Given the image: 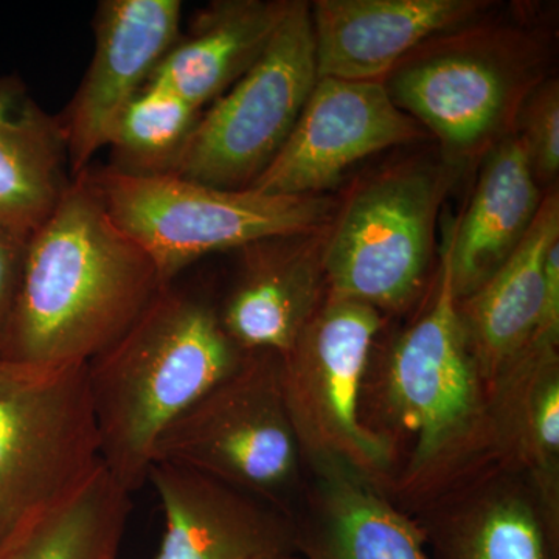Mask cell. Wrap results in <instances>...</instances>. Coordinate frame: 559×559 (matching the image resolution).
<instances>
[{
  "label": "cell",
  "instance_id": "6da1fadb",
  "mask_svg": "<svg viewBox=\"0 0 559 559\" xmlns=\"http://www.w3.org/2000/svg\"><path fill=\"white\" fill-rule=\"evenodd\" d=\"M360 421L392 455L390 499L414 516L496 463L487 385L468 348L444 245L429 308L367 369Z\"/></svg>",
  "mask_w": 559,
  "mask_h": 559
},
{
  "label": "cell",
  "instance_id": "7a4b0ae2",
  "mask_svg": "<svg viewBox=\"0 0 559 559\" xmlns=\"http://www.w3.org/2000/svg\"><path fill=\"white\" fill-rule=\"evenodd\" d=\"M160 288L148 253L76 176L25 242L0 358L49 367L87 364L130 329Z\"/></svg>",
  "mask_w": 559,
  "mask_h": 559
},
{
  "label": "cell",
  "instance_id": "3957f363",
  "mask_svg": "<svg viewBox=\"0 0 559 559\" xmlns=\"http://www.w3.org/2000/svg\"><path fill=\"white\" fill-rule=\"evenodd\" d=\"M246 355L215 304L171 282L86 364L103 465L121 488L132 495L145 484L160 433Z\"/></svg>",
  "mask_w": 559,
  "mask_h": 559
},
{
  "label": "cell",
  "instance_id": "277c9868",
  "mask_svg": "<svg viewBox=\"0 0 559 559\" xmlns=\"http://www.w3.org/2000/svg\"><path fill=\"white\" fill-rule=\"evenodd\" d=\"M81 176L114 223L148 253L162 286L209 253L326 229L334 212L326 194L223 190L178 176L132 178L92 165Z\"/></svg>",
  "mask_w": 559,
  "mask_h": 559
},
{
  "label": "cell",
  "instance_id": "5b68a950",
  "mask_svg": "<svg viewBox=\"0 0 559 559\" xmlns=\"http://www.w3.org/2000/svg\"><path fill=\"white\" fill-rule=\"evenodd\" d=\"M103 465L86 364L0 358V547Z\"/></svg>",
  "mask_w": 559,
  "mask_h": 559
},
{
  "label": "cell",
  "instance_id": "8992f818",
  "mask_svg": "<svg viewBox=\"0 0 559 559\" xmlns=\"http://www.w3.org/2000/svg\"><path fill=\"white\" fill-rule=\"evenodd\" d=\"M154 462L200 471L280 510L301 484L304 459L282 389L275 353H248L160 433Z\"/></svg>",
  "mask_w": 559,
  "mask_h": 559
},
{
  "label": "cell",
  "instance_id": "52a82bcc",
  "mask_svg": "<svg viewBox=\"0 0 559 559\" xmlns=\"http://www.w3.org/2000/svg\"><path fill=\"white\" fill-rule=\"evenodd\" d=\"M318 80L310 3L293 0L260 60L202 110L171 176L249 189L285 145Z\"/></svg>",
  "mask_w": 559,
  "mask_h": 559
},
{
  "label": "cell",
  "instance_id": "ba28073f",
  "mask_svg": "<svg viewBox=\"0 0 559 559\" xmlns=\"http://www.w3.org/2000/svg\"><path fill=\"white\" fill-rule=\"evenodd\" d=\"M382 326L377 308L329 294L280 362L283 399L304 465L348 463L388 489L392 455L359 415L364 378Z\"/></svg>",
  "mask_w": 559,
  "mask_h": 559
},
{
  "label": "cell",
  "instance_id": "9c48e42d",
  "mask_svg": "<svg viewBox=\"0 0 559 559\" xmlns=\"http://www.w3.org/2000/svg\"><path fill=\"white\" fill-rule=\"evenodd\" d=\"M447 178L440 168L403 167L360 187L326 230L329 294L378 311H404L428 278Z\"/></svg>",
  "mask_w": 559,
  "mask_h": 559
},
{
  "label": "cell",
  "instance_id": "30bf717a",
  "mask_svg": "<svg viewBox=\"0 0 559 559\" xmlns=\"http://www.w3.org/2000/svg\"><path fill=\"white\" fill-rule=\"evenodd\" d=\"M423 131L382 81L319 79L285 145L249 189L322 197L353 165L421 139Z\"/></svg>",
  "mask_w": 559,
  "mask_h": 559
},
{
  "label": "cell",
  "instance_id": "8fae6325",
  "mask_svg": "<svg viewBox=\"0 0 559 559\" xmlns=\"http://www.w3.org/2000/svg\"><path fill=\"white\" fill-rule=\"evenodd\" d=\"M182 20L180 0H103L95 10L94 57L72 100L57 116L72 179L105 148L114 121L146 83Z\"/></svg>",
  "mask_w": 559,
  "mask_h": 559
},
{
  "label": "cell",
  "instance_id": "7c38bea8",
  "mask_svg": "<svg viewBox=\"0 0 559 559\" xmlns=\"http://www.w3.org/2000/svg\"><path fill=\"white\" fill-rule=\"evenodd\" d=\"M395 69L390 98L459 156L491 143L521 106V69L491 46L450 44Z\"/></svg>",
  "mask_w": 559,
  "mask_h": 559
},
{
  "label": "cell",
  "instance_id": "4fadbf2b",
  "mask_svg": "<svg viewBox=\"0 0 559 559\" xmlns=\"http://www.w3.org/2000/svg\"><path fill=\"white\" fill-rule=\"evenodd\" d=\"M165 514L154 559H259L296 555L294 514L200 471L151 463Z\"/></svg>",
  "mask_w": 559,
  "mask_h": 559
},
{
  "label": "cell",
  "instance_id": "5bb4252c",
  "mask_svg": "<svg viewBox=\"0 0 559 559\" xmlns=\"http://www.w3.org/2000/svg\"><path fill=\"white\" fill-rule=\"evenodd\" d=\"M326 230L278 235L238 249L237 277L218 311L242 352L285 355L322 307L329 296Z\"/></svg>",
  "mask_w": 559,
  "mask_h": 559
},
{
  "label": "cell",
  "instance_id": "9a60e30c",
  "mask_svg": "<svg viewBox=\"0 0 559 559\" xmlns=\"http://www.w3.org/2000/svg\"><path fill=\"white\" fill-rule=\"evenodd\" d=\"M412 518L429 559H558L559 538L528 480L499 465Z\"/></svg>",
  "mask_w": 559,
  "mask_h": 559
},
{
  "label": "cell",
  "instance_id": "2e32d148",
  "mask_svg": "<svg viewBox=\"0 0 559 559\" xmlns=\"http://www.w3.org/2000/svg\"><path fill=\"white\" fill-rule=\"evenodd\" d=\"M480 0H318L310 5L319 79L381 81L417 47L487 9Z\"/></svg>",
  "mask_w": 559,
  "mask_h": 559
},
{
  "label": "cell",
  "instance_id": "e0dca14e",
  "mask_svg": "<svg viewBox=\"0 0 559 559\" xmlns=\"http://www.w3.org/2000/svg\"><path fill=\"white\" fill-rule=\"evenodd\" d=\"M296 521L293 559H429L417 521L380 481L348 463L318 460Z\"/></svg>",
  "mask_w": 559,
  "mask_h": 559
},
{
  "label": "cell",
  "instance_id": "ac0fdd59",
  "mask_svg": "<svg viewBox=\"0 0 559 559\" xmlns=\"http://www.w3.org/2000/svg\"><path fill=\"white\" fill-rule=\"evenodd\" d=\"M559 344L532 340L488 385L496 463L528 480L559 538Z\"/></svg>",
  "mask_w": 559,
  "mask_h": 559
},
{
  "label": "cell",
  "instance_id": "d6986e66",
  "mask_svg": "<svg viewBox=\"0 0 559 559\" xmlns=\"http://www.w3.org/2000/svg\"><path fill=\"white\" fill-rule=\"evenodd\" d=\"M293 0H213L151 73L148 84L204 110L241 79L270 47Z\"/></svg>",
  "mask_w": 559,
  "mask_h": 559
},
{
  "label": "cell",
  "instance_id": "ffe728a7",
  "mask_svg": "<svg viewBox=\"0 0 559 559\" xmlns=\"http://www.w3.org/2000/svg\"><path fill=\"white\" fill-rule=\"evenodd\" d=\"M539 183L518 134L507 135L485 160L465 215L447 235L455 299H466L516 250L538 215Z\"/></svg>",
  "mask_w": 559,
  "mask_h": 559
},
{
  "label": "cell",
  "instance_id": "44dd1931",
  "mask_svg": "<svg viewBox=\"0 0 559 559\" xmlns=\"http://www.w3.org/2000/svg\"><path fill=\"white\" fill-rule=\"evenodd\" d=\"M557 240L555 190L540 202L532 227L506 263L479 289L457 301L471 356L487 389L535 336L543 307L544 261Z\"/></svg>",
  "mask_w": 559,
  "mask_h": 559
},
{
  "label": "cell",
  "instance_id": "7402d4cb",
  "mask_svg": "<svg viewBox=\"0 0 559 559\" xmlns=\"http://www.w3.org/2000/svg\"><path fill=\"white\" fill-rule=\"evenodd\" d=\"M57 117L24 81L0 76V237L25 245L57 209L72 179Z\"/></svg>",
  "mask_w": 559,
  "mask_h": 559
},
{
  "label": "cell",
  "instance_id": "603a6c76",
  "mask_svg": "<svg viewBox=\"0 0 559 559\" xmlns=\"http://www.w3.org/2000/svg\"><path fill=\"white\" fill-rule=\"evenodd\" d=\"M131 495L105 465L57 509L0 547V559H117Z\"/></svg>",
  "mask_w": 559,
  "mask_h": 559
},
{
  "label": "cell",
  "instance_id": "cb8c5ba5",
  "mask_svg": "<svg viewBox=\"0 0 559 559\" xmlns=\"http://www.w3.org/2000/svg\"><path fill=\"white\" fill-rule=\"evenodd\" d=\"M201 114L175 92L146 83L114 121L106 167L132 178L171 175Z\"/></svg>",
  "mask_w": 559,
  "mask_h": 559
},
{
  "label": "cell",
  "instance_id": "d4e9b609",
  "mask_svg": "<svg viewBox=\"0 0 559 559\" xmlns=\"http://www.w3.org/2000/svg\"><path fill=\"white\" fill-rule=\"evenodd\" d=\"M520 132L539 186L557 180L559 171V84L549 80L530 91L518 109Z\"/></svg>",
  "mask_w": 559,
  "mask_h": 559
},
{
  "label": "cell",
  "instance_id": "484cf974",
  "mask_svg": "<svg viewBox=\"0 0 559 559\" xmlns=\"http://www.w3.org/2000/svg\"><path fill=\"white\" fill-rule=\"evenodd\" d=\"M532 340L559 344V240L551 242L544 261V296L538 329Z\"/></svg>",
  "mask_w": 559,
  "mask_h": 559
},
{
  "label": "cell",
  "instance_id": "4316f807",
  "mask_svg": "<svg viewBox=\"0 0 559 559\" xmlns=\"http://www.w3.org/2000/svg\"><path fill=\"white\" fill-rule=\"evenodd\" d=\"M25 245L0 237V336L5 330L17 285Z\"/></svg>",
  "mask_w": 559,
  "mask_h": 559
},
{
  "label": "cell",
  "instance_id": "83f0119b",
  "mask_svg": "<svg viewBox=\"0 0 559 559\" xmlns=\"http://www.w3.org/2000/svg\"><path fill=\"white\" fill-rule=\"evenodd\" d=\"M294 554H282V555H271V557H263L259 559H293Z\"/></svg>",
  "mask_w": 559,
  "mask_h": 559
}]
</instances>
